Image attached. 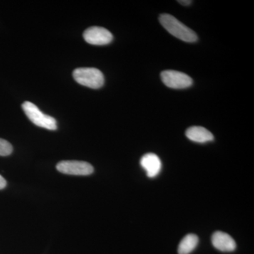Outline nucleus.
<instances>
[{
    "mask_svg": "<svg viewBox=\"0 0 254 254\" xmlns=\"http://www.w3.org/2000/svg\"><path fill=\"white\" fill-rule=\"evenodd\" d=\"M22 108L28 118L36 126L49 130H56L58 128L56 120L53 117L43 113L31 102H24Z\"/></svg>",
    "mask_w": 254,
    "mask_h": 254,
    "instance_id": "obj_3",
    "label": "nucleus"
},
{
    "mask_svg": "<svg viewBox=\"0 0 254 254\" xmlns=\"http://www.w3.org/2000/svg\"><path fill=\"white\" fill-rule=\"evenodd\" d=\"M6 186V182L4 177L0 175V190H3Z\"/></svg>",
    "mask_w": 254,
    "mask_h": 254,
    "instance_id": "obj_12",
    "label": "nucleus"
},
{
    "mask_svg": "<svg viewBox=\"0 0 254 254\" xmlns=\"http://www.w3.org/2000/svg\"><path fill=\"white\" fill-rule=\"evenodd\" d=\"M83 38L86 43L94 46H104L111 43L113 36L106 28L92 26L83 33Z\"/></svg>",
    "mask_w": 254,
    "mask_h": 254,
    "instance_id": "obj_6",
    "label": "nucleus"
},
{
    "mask_svg": "<svg viewBox=\"0 0 254 254\" xmlns=\"http://www.w3.org/2000/svg\"><path fill=\"white\" fill-rule=\"evenodd\" d=\"M198 243V237L193 234L186 235L178 247L179 254H190L195 250Z\"/></svg>",
    "mask_w": 254,
    "mask_h": 254,
    "instance_id": "obj_10",
    "label": "nucleus"
},
{
    "mask_svg": "<svg viewBox=\"0 0 254 254\" xmlns=\"http://www.w3.org/2000/svg\"><path fill=\"white\" fill-rule=\"evenodd\" d=\"M186 136L195 143H204L214 139L213 133L203 127H190L186 131Z\"/></svg>",
    "mask_w": 254,
    "mask_h": 254,
    "instance_id": "obj_9",
    "label": "nucleus"
},
{
    "mask_svg": "<svg viewBox=\"0 0 254 254\" xmlns=\"http://www.w3.org/2000/svg\"><path fill=\"white\" fill-rule=\"evenodd\" d=\"M160 76L164 84L174 89L189 88L193 83V80L190 76L175 70H165Z\"/></svg>",
    "mask_w": 254,
    "mask_h": 254,
    "instance_id": "obj_5",
    "label": "nucleus"
},
{
    "mask_svg": "<svg viewBox=\"0 0 254 254\" xmlns=\"http://www.w3.org/2000/svg\"><path fill=\"white\" fill-rule=\"evenodd\" d=\"M142 168L146 172L147 176L154 178L161 171L162 163L160 158L154 153H147L143 155L140 161Z\"/></svg>",
    "mask_w": 254,
    "mask_h": 254,
    "instance_id": "obj_8",
    "label": "nucleus"
},
{
    "mask_svg": "<svg viewBox=\"0 0 254 254\" xmlns=\"http://www.w3.org/2000/svg\"><path fill=\"white\" fill-rule=\"evenodd\" d=\"M212 244L216 250L232 252L236 250V242L230 235L223 232H215L212 236Z\"/></svg>",
    "mask_w": 254,
    "mask_h": 254,
    "instance_id": "obj_7",
    "label": "nucleus"
},
{
    "mask_svg": "<svg viewBox=\"0 0 254 254\" xmlns=\"http://www.w3.org/2000/svg\"><path fill=\"white\" fill-rule=\"evenodd\" d=\"M73 78L82 86L97 89L104 84V76L98 68H78L73 72Z\"/></svg>",
    "mask_w": 254,
    "mask_h": 254,
    "instance_id": "obj_2",
    "label": "nucleus"
},
{
    "mask_svg": "<svg viewBox=\"0 0 254 254\" xmlns=\"http://www.w3.org/2000/svg\"><path fill=\"white\" fill-rule=\"evenodd\" d=\"M159 21L167 31L181 41L193 43L198 40V37L194 31L180 22L172 15L161 14L159 18Z\"/></svg>",
    "mask_w": 254,
    "mask_h": 254,
    "instance_id": "obj_1",
    "label": "nucleus"
},
{
    "mask_svg": "<svg viewBox=\"0 0 254 254\" xmlns=\"http://www.w3.org/2000/svg\"><path fill=\"white\" fill-rule=\"evenodd\" d=\"M13 147L6 140L0 138V156H7L12 153Z\"/></svg>",
    "mask_w": 254,
    "mask_h": 254,
    "instance_id": "obj_11",
    "label": "nucleus"
},
{
    "mask_svg": "<svg viewBox=\"0 0 254 254\" xmlns=\"http://www.w3.org/2000/svg\"><path fill=\"white\" fill-rule=\"evenodd\" d=\"M57 170L60 173L69 175L86 176L91 175L94 171L91 164L77 160H64L57 165Z\"/></svg>",
    "mask_w": 254,
    "mask_h": 254,
    "instance_id": "obj_4",
    "label": "nucleus"
},
{
    "mask_svg": "<svg viewBox=\"0 0 254 254\" xmlns=\"http://www.w3.org/2000/svg\"><path fill=\"white\" fill-rule=\"evenodd\" d=\"M179 3H180L181 4L183 5H190V4H191L192 1H190V0H186V1H178Z\"/></svg>",
    "mask_w": 254,
    "mask_h": 254,
    "instance_id": "obj_13",
    "label": "nucleus"
}]
</instances>
